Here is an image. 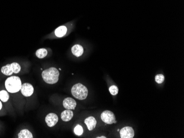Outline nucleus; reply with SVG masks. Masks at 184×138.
Returning a JSON list of instances; mask_svg holds the SVG:
<instances>
[{"mask_svg": "<svg viewBox=\"0 0 184 138\" xmlns=\"http://www.w3.org/2000/svg\"><path fill=\"white\" fill-rule=\"evenodd\" d=\"M72 95L78 100H85L88 95V91L87 88L83 84L78 83L75 84L71 89Z\"/></svg>", "mask_w": 184, "mask_h": 138, "instance_id": "7ed1b4c3", "label": "nucleus"}, {"mask_svg": "<svg viewBox=\"0 0 184 138\" xmlns=\"http://www.w3.org/2000/svg\"><path fill=\"white\" fill-rule=\"evenodd\" d=\"M73 116V112L70 110H66L62 112L61 117L62 120L65 122L70 121Z\"/></svg>", "mask_w": 184, "mask_h": 138, "instance_id": "9d476101", "label": "nucleus"}, {"mask_svg": "<svg viewBox=\"0 0 184 138\" xmlns=\"http://www.w3.org/2000/svg\"><path fill=\"white\" fill-rule=\"evenodd\" d=\"M35 54L39 58H43L47 56V50L45 48H40L36 51Z\"/></svg>", "mask_w": 184, "mask_h": 138, "instance_id": "2eb2a0df", "label": "nucleus"}, {"mask_svg": "<svg viewBox=\"0 0 184 138\" xmlns=\"http://www.w3.org/2000/svg\"><path fill=\"white\" fill-rule=\"evenodd\" d=\"M59 71L56 68L51 67L42 72L43 80L47 84H54L59 81Z\"/></svg>", "mask_w": 184, "mask_h": 138, "instance_id": "f03ea898", "label": "nucleus"}, {"mask_svg": "<svg viewBox=\"0 0 184 138\" xmlns=\"http://www.w3.org/2000/svg\"><path fill=\"white\" fill-rule=\"evenodd\" d=\"M59 120L56 114L51 113L47 114L45 118V122L49 127H52L57 124Z\"/></svg>", "mask_w": 184, "mask_h": 138, "instance_id": "0eeeda50", "label": "nucleus"}, {"mask_svg": "<svg viewBox=\"0 0 184 138\" xmlns=\"http://www.w3.org/2000/svg\"><path fill=\"white\" fill-rule=\"evenodd\" d=\"M97 138H106V137H97Z\"/></svg>", "mask_w": 184, "mask_h": 138, "instance_id": "4be33fe9", "label": "nucleus"}, {"mask_svg": "<svg viewBox=\"0 0 184 138\" xmlns=\"http://www.w3.org/2000/svg\"><path fill=\"white\" fill-rule=\"evenodd\" d=\"M22 82L18 76H10L5 81L6 89L10 93L18 92L20 90Z\"/></svg>", "mask_w": 184, "mask_h": 138, "instance_id": "f257e3e1", "label": "nucleus"}, {"mask_svg": "<svg viewBox=\"0 0 184 138\" xmlns=\"http://www.w3.org/2000/svg\"><path fill=\"white\" fill-rule=\"evenodd\" d=\"M1 72L5 74V76H9L13 74V71H12V69L11 66V64H8L6 66L2 67L1 68Z\"/></svg>", "mask_w": 184, "mask_h": 138, "instance_id": "ddd939ff", "label": "nucleus"}, {"mask_svg": "<svg viewBox=\"0 0 184 138\" xmlns=\"http://www.w3.org/2000/svg\"><path fill=\"white\" fill-rule=\"evenodd\" d=\"M76 105V101L71 97L66 98L63 101V106L66 110H75Z\"/></svg>", "mask_w": 184, "mask_h": 138, "instance_id": "6e6552de", "label": "nucleus"}, {"mask_svg": "<svg viewBox=\"0 0 184 138\" xmlns=\"http://www.w3.org/2000/svg\"><path fill=\"white\" fill-rule=\"evenodd\" d=\"M120 137L121 138H133L135 135L134 130L132 127H126L120 130Z\"/></svg>", "mask_w": 184, "mask_h": 138, "instance_id": "423d86ee", "label": "nucleus"}, {"mask_svg": "<svg viewBox=\"0 0 184 138\" xmlns=\"http://www.w3.org/2000/svg\"><path fill=\"white\" fill-rule=\"evenodd\" d=\"M67 31V29L65 26H61L55 30V34L57 37L61 38L66 34Z\"/></svg>", "mask_w": 184, "mask_h": 138, "instance_id": "f8f14e48", "label": "nucleus"}, {"mask_svg": "<svg viewBox=\"0 0 184 138\" xmlns=\"http://www.w3.org/2000/svg\"><path fill=\"white\" fill-rule=\"evenodd\" d=\"M2 103H1V102L0 101V110H1V109H2Z\"/></svg>", "mask_w": 184, "mask_h": 138, "instance_id": "412c9836", "label": "nucleus"}, {"mask_svg": "<svg viewBox=\"0 0 184 138\" xmlns=\"http://www.w3.org/2000/svg\"><path fill=\"white\" fill-rule=\"evenodd\" d=\"M109 91L112 95H116L118 93V88L116 85L111 86L109 88Z\"/></svg>", "mask_w": 184, "mask_h": 138, "instance_id": "6ab92c4d", "label": "nucleus"}, {"mask_svg": "<svg viewBox=\"0 0 184 138\" xmlns=\"http://www.w3.org/2000/svg\"><path fill=\"white\" fill-rule=\"evenodd\" d=\"M11 66L12 69V71L15 74H17L19 73V71H20L21 67L18 63L13 62V63L11 64Z\"/></svg>", "mask_w": 184, "mask_h": 138, "instance_id": "f3484780", "label": "nucleus"}, {"mask_svg": "<svg viewBox=\"0 0 184 138\" xmlns=\"http://www.w3.org/2000/svg\"><path fill=\"white\" fill-rule=\"evenodd\" d=\"M85 123L87 125V128L89 130H92L95 128L97 125V121L94 117L90 116L86 118L85 120Z\"/></svg>", "mask_w": 184, "mask_h": 138, "instance_id": "1a4fd4ad", "label": "nucleus"}, {"mask_svg": "<svg viewBox=\"0 0 184 138\" xmlns=\"http://www.w3.org/2000/svg\"><path fill=\"white\" fill-rule=\"evenodd\" d=\"M74 132L76 135L78 136L82 135V134L83 133V129L82 127L80 124L77 125L76 127L74 129Z\"/></svg>", "mask_w": 184, "mask_h": 138, "instance_id": "a211bd4d", "label": "nucleus"}, {"mask_svg": "<svg viewBox=\"0 0 184 138\" xmlns=\"http://www.w3.org/2000/svg\"><path fill=\"white\" fill-rule=\"evenodd\" d=\"M10 96L8 93L5 90H2L0 91V100L2 102H6L9 100Z\"/></svg>", "mask_w": 184, "mask_h": 138, "instance_id": "dca6fc26", "label": "nucleus"}, {"mask_svg": "<svg viewBox=\"0 0 184 138\" xmlns=\"http://www.w3.org/2000/svg\"><path fill=\"white\" fill-rule=\"evenodd\" d=\"M20 91L23 95L25 97H29L33 95L34 88L33 85L29 83H24L22 84Z\"/></svg>", "mask_w": 184, "mask_h": 138, "instance_id": "39448f33", "label": "nucleus"}, {"mask_svg": "<svg viewBox=\"0 0 184 138\" xmlns=\"http://www.w3.org/2000/svg\"><path fill=\"white\" fill-rule=\"evenodd\" d=\"M19 138H32L33 135L28 129H23L19 132L18 135Z\"/></svg>", "mask_w": 184, "mask_h": 138, "instance_id": "4468645a", "label": "nucleus"}, {"mask_svg": "<svg viewBox=\"0 0 184 138\" xmlns=\"http://www.w3.org/2000/svg\"><path fill=\"white\" fill-rule=\"evenodd\" d=\"M102 120L106 124H111L116 123L117 122L115 120V116L111 111H104L101 114Z\"/></svg>", "mask_w": 184, "mask_h": 138, "instance_id": "20e7f679", "label": "nucleus"}, {"mask_svg": "<svg viewBox=\"0 0 184 138\" xmlns=\"http://www.w3.org/2000/svg\"><path fill=\"white\" fill-rule=\"evenodd\" d=\"M156 81L158 83V84H161L162 83H163V81H164V76L163 74H158L157 76H156Z\"/></svg>", "mask_w": 184, "mask_h": 138, "instance_id": "aec40b11", "label": "nucleus"}, {"mask_svg": "<svg viewBox=\"0 0 184 138\" xmlns=\"http://www.w3.org/2000/svg\"><path fill=\"white\" fill-rule=\"evenodd\" d=\"M83 51V48L80 45H75L72 48V53L76 57H80L82 55Z\"/></svg>", "mask_w": 184, "mask_h": 138, "instance_id": "9b49d317", "label": "nucleus"}]
</instances>
